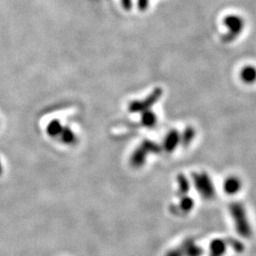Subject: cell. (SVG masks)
Segmentation results:
<instances>
[{"instance_id": "cell-3", "label": "cell", "mask_w": 256, "mask_h": 256, "mask_svg": "<svg viewBox=\"0 0 256 256\" xmlns=\"http://www.w3.org/2000/svg\"><path fill=\"white\" fill-rule=\"evenodd\" d=\"M195 188L204 198L210 199L214 195V188L211 177L206 173H195L192 176Z\"/></svg>"}, {"instance_id": "cell-19", "label": "cell", "mask_w": 256, "mask_h": 256, "mask_svg": "<svg viewBox=\"0 0 256 256\" xmlns=\"http://www.w3.org/2000/svg\"><path fill=\"white\" fill-rule=\"evenodd\" d=\"M122 3H123V6H124V9L129 11L130 8H131V0H122Z\"/></svg>"}, {"instance_id": "cell-13", "label": "cell", "mask_w": 256, "mask_h": 256, "mask_svg": "<svg viewBox=\"0 0 256 256\" xmlns=\"http://www.w3.org/2000/svg\"><path fill=\"white\" fill-rule=\"evenodd\" d=\"M157 123V116L152 111H145L142 116V124L144 127L151 128Z\"/></svg>"}, {"instance_id": "cell-15", "label": "cell", "mask_w": 256, "mask_h": 256, "mask_svg": "<svg viewBox=\"0 0 256 256\" xmlns=\"http://www.w3.org/2000/svg\"><path fill=\"white\" fill-rule=\"evenodd\" d=\"M178 184H179V190H178L179 194H185L188 192L189 191V182L183 176H179Z\"/></svg>"}, {"instance_id": "cell-6", "label": "cell", "mask_w": 256, "mask_h": 256, "mask_svg": "<svg viewBox=\"0 0 256 256\" xmlns=\"http://www.w3.org/2000/svg\"><path fill=\"white\" fill-rule=\"evenodd\" d=\"M242 187V182L240 180V178H238L237 176H232L230 177H228L223 185V189L224 191L227 192L228 194H235L240 191Z\"/></svg>"}, {"instance_id": "cell-12", "label": "cell", "mask_w": 256, "mask_h": 256, "mask_svg": "<svg viewBox=\"0 0 256 256\" xmlns=\"http://www.w3.org/2000/svg\"><path fill=\"white\" fill-rule=\"evenodd\" d=\"M211 256H223L226 253V243L223 240L215 239L210 246Z\"/></svg>"}, {"instance_id": "cell-18", "label": "cell", "mask_w": 256, "mask_h": 256, "mask_svg": "<svg viewBox=\"0 0 256 256\" xmlns=\"http://www.w3.org/2000/svg\"><path fill=\"white\" fill-rule=\"evenodd\" d=\"M166 256H184L180 249H174L166 255Z\"/></svg>"}, {"instance_id": "cell-16", "label": "cell", "mask_w": 256, "mask_h": 256, "mask_svg": "<svg viewBox=\"0 0 256 256\" xmlns=\"http://www.w3.org/2000/svg\"><path fill=\"white\" fill-rule=\"evenodd\" d=\"M193 137H194V130L192 129V128H188V129L185 131V133H184V135H183V137H182V139H183V143L186 144H188L189 143L192 142Z\"/></svg>"}, {"instance_id": "cell-8", "label": "cell", "mask_w": 256, "mask_h": 256, "mask_svg": "<svg viewBox=\"0 0 256 256\" xmlns=\"http://www.w3.org/2000/svg\"><path fill=\"white\" fill-rule=\"evenodd\" d=\"M180 250L184 256H200L203 254L202 249L197 247L195 243L191 240L185 241Z\"/></svg>"}, {"instance_id": "cell-4", "label": "cell", "mask_w": 256, "mask_h": 256, "mask_svg": "<svg viewBox=\"0 0 256 256\" xmlns=\"http://www.w3.org/2000/svg\"><path fill=\"white\" fill-rule=\"evenodd\" d=\"M161 94H162V90L160 88H156L145 101L132 102L129 106V110L131 112H144L145 110H147V108H149L160 98Z\"/></svg>"}, {"instance_id": "cell-17", "label": "cell", "mask_w": 256, "mask_h": 256, "mask_svg": "<svg viewBox=\"0 0 256 256\" xmlns=\"http://www.w3.org/2000/svg\"><path fill=\"white\" fill-rule=\"evenodd\" d=\"M150 0H138V8L140 11H145L149 6Z\"/></svg>"}, {"instance_id": "cell-20", "label": "cell", "mask_w": 256, "mask_h": 256, "mask_svg": "<svg viewBox=\"0 0 256 256\" xmlns=\"http://www.w3.org/2000/svg\"><path fill=\"white\" fill-rule=\"evenodd\" d=\"M2 173H3V167H2V163L0 161V176L2 175Z\"/></svg>"}, {"instance_id": "cell-10", "label": "cell", "mask_w": 256, "mask_h": 256, "mask_svg": "<svg viewBox=\"0 0 256 256\" xmlns=\"http://www.w3.org/2000/svg\"><path fill=\"white\" fill-rule=\"evenodd\" d=\"M63 128L64 127L59 120H52L48 124L46 131L50 138H59Z\"/></svg>"}, {"instance_id": "cell-5", "label": "cell", "mask_w": 256, "mask_h": 256, "mask_svg": "<svg viewBox=\"0 0 256 256\" xmlns=\"http://www.w3.org/2000/svg\"><path fill=\"white\" fill-rule=\"evenodd\" d=\"M155 145L150 142H144L142 146L136 150L131 157V164L134 167H140L145 162V159L149 151H155Z\"/></svg>"}, {"instance_id": "cell-7", "label": "cell", "mask_w": 256, "mask_h": 256, "mask_svg": "<svg viewBox=\"0 0 256 256\" xmlns=\"http://www.w3.org/2000/svg\"><path fill=\"white\" fill-rule=\"evenodd\" d=\"M241 80L248 84L252 85L256 82V67L254 65H245L240 71Z\"/></svg>"}, {"instance_id": "cell-21", "label": "cell", "mask_w": 256, "mask_h": 256, "mask_svg": "<svg viewBox=\"0 0 256 256\" xmlns=\"http://www.w3.org/2000/svg\"></svg>"}, {"instance_id": "cell-1", "label": "cell", "mask_w": 256, "mask_h": 256, "mask_svg": "<svg viewBox=\"0 0 256 256\" xmlns=\"http://www.w3.org/2000/svg\"><path fill=\"white\" fill-rule=\"evenodd\" d=\"M231 214L235 219L236 231L239 235L244 237H250L252 235V229L248 221V217L244 206L241 203L235 202L230 206Z\"/></svg>"}, {"instance_id": "cell-11", "label": "cell", "mask_w": 256, "mask_h": 256, "mask_svg": "<svg viewBox=\"0 0 256 256\" xmlns=\"http://www.w3.org/2000/svg\"><path fill=\"white\" fill-rule=\"evenodd\" d=\"M179 140H180L179 134L175 130L171 131L170 133L166 136V139L164 142V148L166 151H173L178 144Z\"/></svg>"}, {"instance_id": "cell-2", "label": "cell", "mask_w": 256, "mask_h": 256, "mask_svg": "<svg viewBox=\"0 0 256 256\" xmlns=\"http://www.w3.org/2000/svg\"><path fill=\"white\" fill-rule=\"evenodd\" d=\"M224 25L226 26L228 32L222 36V41L231 43L235 41L236 37L242 32L244 28V20L241 16L230 15L224 18Z\"/></svg>"}, {"instance_id": "cell-14", "label": "cell", "mask_w": 256, "mask_h": 256, "mask_svg": "<svg viewBox=\"0 0 256 256\" xmlns=\"http://www.w3.org/2000/svg\"><path fill=\"white\" fill-rule=\"evenodd\" d=\"M178 207L183 211V212H190L193 207V200L192 198L186 196V197H183L178 205Z\"/></svg>"}, {"instance_id": "cell-9", "label": "cell", "mask_w": 256, "mask_h": 256, "mask_svg": "<svg viewBox=\"0 0 256 256\" xmlns=\"http://www.w3.org/2000/svg\"><path fill=\"white\" fill-rule=\"evenodd\" d=\"M60 141L65 145H73L77 142V136L74 131L68 127H64L59 136Z\"/></svg>"}]
</instances>
